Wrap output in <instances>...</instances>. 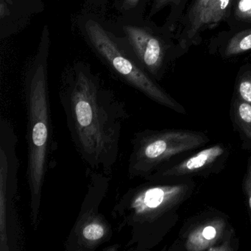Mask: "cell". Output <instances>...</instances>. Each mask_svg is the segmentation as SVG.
I'll list each match as a JSON object with an SVG mask.
<instances>
[{"label": "cell", "mask_w": 251, "mask_h": 251, "mask_svg": "<svg viewBox=\"0 0 251 251\" xmlns=\"http://www.w3.org/2000/svg\"><path fill=\"white\" fill-rule=\"evenodd\" d=\"M145 180L129 188L111 211L116 228L126 235V251H147L156 245L166 222L192 192L191 183Z\"/></svg>", "instance_id": "cell-2"}, {"label": "cell", "mask_w": 251, "mask_h": 251, "mask_svg": "<svg viewBox=\"0 0 251 251\" xmlns=\"http://www.w3.org/2000/svg\"><path fill=\"white\" fill-rule=\"evenodd\" d=\"M67 128L87 169L111 176L120 158L122 131L128 120L124 104L80 72L61 95Z\"/></svg>", "instance_id": "cell-1"}, {"label": "cell", "mask_w": 251, "mask_h": 251, "mask_svg": "<svg viewBox=\"0 0 251 251\" xmlns=\"http://www.w3.org/2000/svg\"><path fill=\"white\" fill-rule=\"evenodd\" d=\"M251 50V29L239 32L229 41L226 49L227 57L239 55Z\"/></svg>", "instance_id": "cell-12"}, {"label": "cell", "mask_w": 251, "mask_h": 251, "mask_svg": "<svg viewBox=\"0 0 251 251\" xmlns=\"http://www.w3.org/2000/svg\"><path fill=\"white\" fill-rule=\"evenodd\" d=\"M139 0H124L123 8L125 9H130L136 6Z\"/></svg>", "instance_id": "cell-19"}, {"label": "cell", "mask_w": 251, "mask_h": 251, "mask_svg": "<svg viewBox=\"0 0 251 251\" xmlns=\"http://www.w3.org/2000/svg\"><path fill=\"white\" fill-rule=\"evenodd\" d=\"M120 246H121V245H112V246H111V245H110V246L107 247V248H103V249H102V251H119V250H120Z\"/></svg>", "instance_id": "cell-20"}, {"label": "cell", "mask_w": 251, "mask_h": 251, "mask_svg": "<svg viewBox=\"0 0 251 251\" xmlns=\"http://www.w3.org/2000/svg\"><path fill=\"white\" fill-rule=\"evenodd\" d=\"M86 30L96 50L108 61L115 71L129 84L158 104L185 114V110L149 76L120 50L100 25L93 20L86 24Z\"/></svg>", "instance_id": "cell-7"}, {"label": "cell", "mask_w": 251, "mask_h": 251, "mask_svg": "<svg viewBox=\"0 0 251 251\" xmlns=\"http://www.w3.org/2000/svg\"><path fill=\"white\" fill-rule=\"evenodd\" d=\"M224 227L225 223L222 220H213L201 225L188 236L186 249L192 251L209 249V247L220 239Z\"/></svg>", "instance_id": "cell-10"}, {"label": "cell", "mask_w": 251, "mask_h": 251, "mask_svg": "<svg viewBox=\"0 0 251 251\" xmlns=\"http://www.w3.org/2000/svg\"><path fill=\"white\" fill-rule=\"evenodd\" d=\"M125 32L142 64L151 73L155 74L161 67L164 50L161 42L152 34L134 26H126Z\"/></svg>", "instance_id": "cell-9"}, {"label": "cell", "mask_w": 251, "mask_h": 251, "mask_svg": "<svg viewBox=\"0 0 251 251\" xmlns=\"http://www.w3.org/2000/svg\"><path fill=\"white\" fill-rule=\"evenodd\" d=\"M223 153L224 149L223 147L214 145L200 151L178 164H167L144 180L164 182L180 176L192 174L211 165Z\"/></svg>", "instance_id": "cell-8"}, {"label": "cell", "mask_w": 251, "mask_h": 251, "mask_svg": "<svg viewBox=\"0 0 251 251\" xmlns=\"http://www.w3.org/2000/svg\"><path fill=\"white\" fill-rule=\"evenodd\" d=\"M231 0H212L205 8L197 28V35L204 27H214L226 17Z\"/></svg>", "instance_id": "cell-11"}, {"label": "cell", "mask_w": 251, "mask_h": 251, "mask_svg": "<svg viewBox=\"0 0 251 251\" xmlns=\"http://www.w3.org/2000/svg\"><path fill=\"white\" fill-rule=\"evenodd\" d=\"M236 119L239 127L247 137L251 139V105L245 101L237 102L236 105Z\"/></svg>", "instance_id": "cell-14"}, {"label": "cell", "mask_w": 251, "mask_h": 251, "mask_svg": "<svg viewBox=\"0 0 251 251\" xmlns=\"http://www.w3.org/2000/svg\"><path fill=\"white\" fill-rule=\"evenodd\" d=\"M244 189L248 199V206L251 216V161L248 164V170L244 181Z\"/></svg>", "instance_id": "cell-17"}, {"label": "cell", "mask_w": 251, "mask_h": 251, "mask_svg": "<svg viewBox=\"0 0 251 251\" xmlns=\"http://www.w3.org/2000/svg\"><path fill=\"white\" fill-rule=\"evenodd\" d=\"M88 183L80 211L65 243V251H95L112 239L114 228L100 207L109 189L111 176L87 169Z\"/></svg>", "instance_id": "cell-6"}, {"label": "cell", "mask_w": 251, "mask_h": 251, "mask_svg": "<svg viewBox=\"0 0 251 251\" xmlns=\"http://www.w3.org/2000/svg\"><path fill=\"white\" fill-rule=\"evenodd\" d=\"M18 136L12 123L0 121V251H17L23 245L19 214Z\"/></svg>", "instance_id": "cell-4"}, {"label": "cell", "mask_w": 251, "mask_h": 251, "mask_svg": "<svg viewBox=\"0 0 251 251\" xmlns=\"http://www.w3.org/2000/svg\"><path fill=\"white\" fill-rule=\"evenodd\" d=\"M27 148V177L30 194V216L33 229L40 223L45 178L53 167L57 145L54 138L48 97L46 72L40 65L27 85L26 96Z\"/></svg>", "instance_id": "cell-3"}, {"label": "cell", "mask_w": 251, "mask_h": 251, "mask_svg": "<svg viewBox=\"0 0 251 251\" xmlns=\"http://www.w3.org/2000/svg\"><path fill=\"white\" fill-rule=\"evenodd\" d=\"M236 15L240 20L251 22V0H239L236 8Z\"/></svg>", "instance_id": "cell-16"}, {"label": "cell", "mask_w": 251, "mask_h": 251, "mask_svg": "<svg viewBox=\"0 0 251 251\" xmlns=\"http://www.w3.org/2000/svg\"><path fill=\"white\" fill-rule=\"evenodd\" d=\"M238 92L241 100L251 105V74L245 75L241 78L238 86Z\"/></svg>", "instance_id": "cell-15"}, {"label": "cell", "mask_w": 251, "mask_h": 251, "mask_svg": "<svg viewBox=\"0 0 251 251\" xmlns=\"http://www.w3.org/2000/svg\"><path fill=\"white\" fill-rule=\"evenodd\" d=\"M212 0H195L189 15V27L185 36V42L192 40L197 36V28L205 8ZM185 42V43H186Z\"/></svg>", "instance_id": "cell-13"}, {"label": "cell", "mask_w": 251, "mask_h": 251, "mask_svg": "<svg viewBox=\"0 0 251 251\" xmlns=\"http://www.w3.org/2000/svg\"><path fill=\"white\" fill-rule=\"evenodd\" d=\"M178 1H180V0H155V2L152 5V10L151 11V15L155 14V13L162 9L164 6L168 5V4L172 3V2H177Z\"/></svg>", "instance_id": "cell-18"}, {"label": "cell", "mask_w": 251, "mask_h": 251, "mask_svg": "<svg viewBox=\"0 0 251 251\" xmlns=\"http://www.w3.org/2000/svg\"><path fill=\"white\" fill-rule=\"evenodd\" d=\"M208 141L203 133L190 130H145L136 132L131 139L127 176L131 179H145L172 163L177 155L200 148Z\"/></svg>", "instance_id": "cell-5"}]
</instances>
